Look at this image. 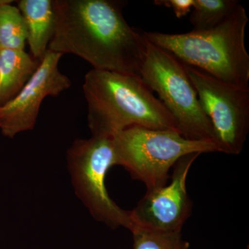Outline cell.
<instances>
[{
  "instance_id": "cell-13",
  "label": "cell",
  "mask_w": 249,
  "mask_h": 249,
  "mask_svg": "<svg viewBox=\"0 0 249 249\" xmlns=\"http://www.w3.org/2000/svg\"><path fill=\"white\" fill-rule=\"evenodd\" d=\"M10 2L0 4V49L24 50L27 29L20 11Z\"/></svg>"
},
{
  "instance_id": "cell-9",
  "label": "cell",
  "mask_w": 249,
  "mask_h": 249,
  "mask_svg": "<svg viewBox=\"0 0 249 249\" xmlns=\"http://www.w3.org/2000/svg\"><path fill=\"white\" fill-rule=\"evenodd\" d=\"M62 54L47 50L35 73L14 99L0 107V129L5 137L34 129L42 101L58 96L71 86L58 63Z\"/></svg>"
},
{
  "instance_id": "cell-14",
  "label": "cell",
  "mask_w": 249,
  "mask_h": 249,
  "mask_svg": "<svg viewBox=\"0 0 249 249\" xmlns=\"http://www.w3.org/2000/svg\"><path fill=\"white\" fill-rule=\"evenodd\" d=\"M134 249H188L181 232H157L137 229L132 231Z\"/></svg>"
},
{
  "instance_id": "cell-16",
  "label": "cell",
  "mask_w": 249,
  "mask_h": 249,
  "mask_svg": "<svg viewBox=\"0 0 249 249\" xmlns=\"http://www.w3.org/2000/svg\"><path fill=\"white\" fill-rule=\"evenodd\" d=\"M10 1H11V0H0V4L10 2Z\"/></svg>"
},
{
  "instance_id": "cell-2",
  "label": "cell",
  "mask_w": 249,
  "mask_h": 249,
  "mask_svg": "<svg viewBox=\"0 0 249 249\" xmlns=\"http://www.w3.org/2000/svg\"><path fill=\"white\" fill-rule=\"evenodd\" d=\"M83 89L93 137H112L132 126L178 132L173 116L138 75L93 69Z\"/></svg>"
},
{
  "instance_id": "cell-4",
  "label": "cell",
  "mask_w": 249,
  "mask_h": 249,
  "mask_svg": "<svg viewBox=\"0 0 249 249\" xmlns=\"http://www.w3.org/2000/svg\"><path fill=\"white\" fill-rule=\"evenodd\" d=\"M112 138L116 165L143 183L147 191L166 186L170 170L183 156L219 152L213 141L189 140L177 131L132 126Z\"/></svg>"
},
{
  "instance_id": "cell-11",
  "label": "cell",
  "mask_w": 249,
  "mask_h": 249,
  "mask_svg": "<svg viewBox=\"0 0 249 249\" xmlns=\"http://www.w3.org/2000/svg\"><path fill=\"white\" fill-rule=\"evenodd\" d=\"M40 63L24 50L0 49V107L17 96Z\"/></svg>"
},
{
  "instance_id": "cell-12",
  "label": "cell",
  "mask_w": 249,
  "mask_h": 249,
  "mask_svg": "<svg viewBox=\"0 0 249 249\" xmlns=\"http://www.w3.org/2000/svg\"><path fill=\"white\" fill-rule=\"evenodd\" d=\"M240 4L237 0H194L191 16L193 30L215 27L229 18Z\"/></svg>"
},
{
  "instance_id": "cell-5",
  "label": "cell",
  "mask_w": 249,
  "mask_h": 249,
  "mask_svg": "<svg viewBox=\"0 0 249 249\" xmlns=\"http://www.w3.org/2000/svg\"><path fill=\"white\" fill-rule=\"evenodd\" d=\"M146 40V53L139 73L143 83L158 93L184 138L215 142L212 124L201 107L184 64Z\"/></svg>"
},
{
  "instance_id": "cell-3",
  "label": "cell",
  "mask_w": 249,
  "mask_h": 249,
  "mask_svg": "<svg viewBox=\"0 0 249 249\" xmlns=\"http://www.w3.org/2000/svg\"><path fill=\"white\" fill-rule=\"evenodd\" d=\"M249 18L240 4L232 14L209 30L167 34L142 31L149 42L184 65L230 84L249 88V55L245 46Z\"/></svg>"
},
{
  "instance_id": "cell-8",
  "label": "cell",
  "mask_w": 249,
  "mask_h": 249,
  "mask_svg": "<svg viewBox=\"0 0 249 249\" xmlns=\"http://www.w3.org/2000/svg\"><path fill=\"white\" fill-rule=\"evenodd\" d=\"M200 155L193 153L181 157L173 165L169 185L147 191L136 207L130 211L131 232L137 229L157 232L181 231L192 211L186 179L192 164Z\"/></svg>"
},
{
  "instance_id": "cell-17",
  "label": "cell",
  "mask_w": 249,
  "mask_h": 249,
  "mask_svg": "<svg viewBox=\"0 0 249 249\" xmlns=\"http://www.w3.org/2000/svg\"><path fill=\"white\" fill-rule=\"evenodd\" d=\"M248 249H249V247H248Z\"/></svg>"
},
{
  "instance_id": "cell-6",
  "label": "cell",
  "mask_w": 249,
  "mask_h": 249,
  "mask_svg": "<svg viewBox=\"0 0 249 249\" xmlns=\"http://www.w3.org/2000/svg\"><path fill=\"white\" fill-rule=\"evenodd\" d=\"M77 193L95 219L111 228L132 230L130 211H124L108 195L105 181L116 165L112 137H91L75 141L67 153Z\"/></svg>"
},
{
  "instance_id": "cell-15",
  "label": "cell",
  "mask_w": 249,
  "mask_h": 249,
  "mask_svg": "<svg viewBox=\"0 0 249 249\" xmlns=\"http://www.w3.org/2000/svg\"><path fill=\"white\" fill-rule=\"evenodd\" d=\"M194 0H156L155 4L173 10L177 18H181L191 12Z\"/></svg>"
},
{
  "instance_id": "cell-10",
  "label": "cell",
  "mask_w": 249,
  "mask_h": 249,
  "mask_svg": "<svg viewBox=\"0 0 249 249\" xmlns=\"http://www.w3.org/2000/svg\"><path fill=\"white\" fill-rule=\"evenodd\" d=\"M20 11L27 29V42L33 58L41 61L45 57L55 27L53 0H20Z\"/></svg>"
},
{
  "instance_id": "cell-1",
  "label": "cell",
  "mask_w": 249,
  "mask_h": 249,
  "mask_svg": "<svg viewBox=\"0 0 249 249\" xmlns=\"http://www.w3.org/2000/svg\"><path fill=\"white\" fill-rule=\"evenodd\" d=\"M53 1L56 19L49 50L79 56L93 70L139 76L147 40L126 22L124 1Z\"/></svg>"
},
{
  "instance_id": "cell-7",
  "label": "cell",
  "mask_w": 249,
  "mask_h": 249,
  "mask_svg": "<svg viewBox=\"0 0 249 249\" xmlns=\"http://www.w3.org/2000/svg\"><path fill=\"white\" fill-rule=\"evenodd\" d=\"M185 69L212 124L219 152L240 155L249 131V88L225 83L194 67Z\"/></svg>"
}]
</instances>
